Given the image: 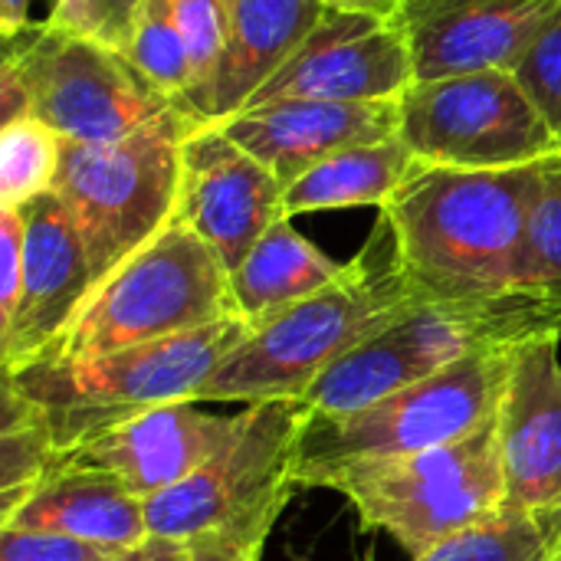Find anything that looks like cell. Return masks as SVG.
Wrapping results in <instances>:
<instances>
[{"label": "cell", "instance_id": "cell-1", "mask_svg": "<svg viewBox=\"0 0 561 561\" xmlns=\"http://www.w3.org/2000/svg\"><path fill=\"white\" fill-rule=\"evenodd\" d=\"M417 306L424 299L404 273L394 230L378 217L342 276L253 329L201 385L194 404H302L329 365L401 325Z\"/></svg>", "mask_w": 561, "mask_h": 561}, {"label": "cell", "instance_id": "cell-2", "mask_svg": "<svg viewBox=\"0 0 561 561\" xmlns=\"http://www.w3.org/2000/svg\"><path fill=\"white\" fill-rule=\"evenodd\" d=\"M556 158L463 171H414L381 207L408 279L424 302H457L516 286L529 210Z\"/></svg>", "mask_w": 561, "mask_h": 561}, {"label": "cell", "instance_id": "cell-3", "mask_svg": "<svg viewBox=\"0 0 561 561\" xmlns=\"http://www.w3.org/2000/svg\"><path fill=\"white\" fill-rule=\"evenodd\" d=\"M250 332L253 325L243 316H230L125 352L82 362H36L0 375L33 404L53 447L69 454L145 411L194 401L201 385Z\"/></svg>", "mask_w": 561, "mask_h": 561}, {"label": "cell", "instance_id": "cell-4", "mask_svg": "<svg viewBox=\"0 0 561 561\" xmlns=\"http://www.w3.org/2000/svg\"><path fill=\"white\" fill-rule=\"evenodd\" d=\"M194 122L204 118L174 105L115 141H62L53 194L85 243L95 289L178 220L184 135Z\"/></svg>", "mask_w": 561, "mask_h": 561}, {"label": "cell", "instance_id": "cell-5", "mask_svg": "<svg viewBox=\"0 0 561 561\" xmlns=\"http://www.w3.org/2000/svg\"><path fill=\"white\" fill-rule=\"evenodd\" d=\"M312 486L342 493L365 529L388 533L417 559L506 506L496 414L454 444L408 457L342 463L312 477L306 490Z\"/></svg>", "mask_w": 561, "mask_h": 561}, {"label": "cell", "instance_id": "cell-6", "mask_svg": "<svg viewBox=\"0 0 561 561\" xmlns=\"http://www.w3.org/2000/svg\"><path fill=\"white\" fill-rule=\"evenodd\" d=\"M237 312L220 256L181 220L118 266L82 306L43 362H82L171 335L197 332Z\"/></svg>", "mask_w": 561, "mask_h": 561}, {"label": "cell", "instance_id": "cell-7", "mask_svg": "<svg viewBox=\"0 0 561 561\" xmlns=\"http://www.w3.org/2000/svg\"><path fill=\"white\" fill-rule=\"evenodd\" d=\"M306 408L293 401L247 404L227 444L184 483L145 500L148 533L191 542L204 536L266 546L273 523L299 490V431Z\"/></svg>", "mask_w": 561, "mask_h": 561}, {"label": "cell", "instance_id": "cell-8", "mask_svg": "<svg viewBox=\"0 0 561 561\" xmlns=\"http://www.w3.org/2000/svg\"><path fill=\"white\" fill-rule=\"evenodd\" d=\"M174 105L118 49L49 20L3 43L0 125L36 115L66 141H115Z\"/></svg>", "mask_w": 561, "mask_h": 561}, {"label": "cell", "instance_id": "cell-9", "mask_svg": "<svg viewBox=\"0 0 561 561\" xmlns=\"http://www.w3.org/2000/svg\"><path fill=\"white\" fill-rule=\"evenodd\" d=\"M506 365L510 355H473L362 411H306L296 467L299 486L342 463L408 457L480 431L500 408Z\"/></svg>", "mask_w": 561, "mask_h": 561}, {"label": "cell", "instance_id": "cell-10", "mask_svg": "<svg viewBox=\"0 0 561 561\" xmlns=\"http://www.w3.org/2000/svg\"><path fill=\"white\" fill-rule=\"evenodd\" d=\"M401 141L431 168H523L561 158L559 131L513 72L417 79L401 95Z\"/></svg>", "mask_w": 561, "mask_h": 561}, {"label": "cell", "instance_id": "cell-11", "mask_svg": "<svg viewBox=\"0 0 561 561\" xmlns=\"http://www.w3.org/2000/svg\"><path fill=\"white\" fill-rule=\"evenodd\" d=\"M414 82L411 46L394 20L325 7L302 46L243 108L289 99L388 102L401 99Z\"/></svg>", "mask_w": 561, "mask_h": 561}, {"label": "cell", "instance_id": "cell-12", "mask_svg": "<svg viewBox=\"0 0 561 561\" xmlns=\"http://www.w3.org/2000/svg\"><path fill=\"white\" fill-rule=\"evenodd\" d=\"M279 178L214 122L184 135L178 220L191 227L233 273L260 237L286 217Z\"/></svg>", "mask_w": 561, "mask_h": 561}, {"label": "cell", "instance_id": "cell-13", "mask_svg": "<svg viewBox=\"0 0 561 561\" xmlns=\"http://www.w3.org/2000/svg\"><path fill=\"white\" fill-rule=\"evenodd\" d=\"M23 214V283L13 322L0 332V371L43 362L89 302L95 279L85 243L49 191L20 207Z\"/></svg>", "mask_w": 561, "mask_h": 561}, {"label": "cell", "instance_id": "cell-14", "mask_svg": "<svg viewBox=\"0 0 561 561\" xmlns=\"http://www.w3.org/2000/svg\"><path fill=\"white\" fill-rule=\"evenodd\" d=\"M561 0H408L398 26L408 36L414 76L513 72Z\"/></svg>", "mask_w": 561, "mask_h": 561}, {"label": "cell", "instance_id": "cell-15", "mask_svg": "<svg viewBox=\"0 0 561 561\" xmlns=\"http://www.w3.org/2000/svg\"><path fill=\"white\" fill-rule=\"evenodd\" d=\"M506 506L546 513L561 500V362L559 342L510 352L496 408Z\"/></svg>", "mask_w": 561, "mask_h": 561}, {"label": "cell", "instance_id": "cell-16", "mask_svg": "<svg viewBox=\"0 0 561 561\" xmlns=\"http://www.w3.org/2000/svg\"><path fill=\"white\" fill-rule=\"evenodd\" d=\"M253 158H260L283 187L335 151L394 138L401 128V99L388 102H316L289 99L240 108L214 122Z\"/></svg>", "mask_w": 561, "mask_h": 561}, {"label": "cell", "instance_id": "cell-17", "mask_svg": "<svg viewBox=\"0 0 561 561\" xmlns=\"http://www.w3.org/2000/svg\"><path fill=\"white\" fill-rule=\"evenodd\" d=\"M391 335L434 371L473 355H510L523 345L561 342V286H513L477 299L424 302Z\"/></svg>", "mask_w": 561, "mask_h": 561}, {"label": "cell", "instance_id": "cell-18", "mask_svg": "<svg viewBox=\"0 0 561 561\" xmlns=\"http://www.w3.org/2000/svg\"><path fill=\"white\" fill-rule=\"evenodd\" d=\"M233 434V417L201 411L194 401L164 404L69 450L72 460L108 470L135 496L151 500L184 483Z\"/></svg>", "mask_w": 561, "mask_h": 561}, {"label": "cell", "instance_id": "cell-19", "mask_svg": "<svg viewBox=\"0 0 561 561\" xmlns=\"http://www.w3.org/2000/svg\"><path fill=\"white\" fill-rule=\"evenodd\" d=\"M0 529H39L69 536L105 552H125L151 539L145 500L108 470L59 454Z\"/></svg>", "mask_w": 561, "mask_h": 561}, {"label": "cell", "instance_id": "cell-20", "mask_svg": "<svg viewBox=\"0 0 561 561\" xmlns=\"http://www.w3.org/2000/svg\"><path fill=\"white\" fill-rule=\"evenodd\" d=\"M230 46L201 118L217 122L240 112L273 72L302 46L325 13L322 0H227Z\"/></svg>", "mask_w": 561, "mask_h": 561}, {"label": "cell", "instance_id": "cell-21", "mask_svg": "<svg viewBox=\"0 0 561 561\" xmlns=\"http://www.w3.org/2000/svg\"><path fill=\"white\" fill-rule=\"evenodd\" d=\"M345 263H335L316 243H309L289 217L276 220L247 260L230 273L237 312L260 329L289 306L316 296L342 276Z\"/></svg>", "mask_w": 561, "mask_h": 561}, {"label": "cell", "instance_id": "cell-22", "mask_svg": "<svg viewBox=\"0 0 561 561\" xmlns=\"http://www.w3.org/2000/svg\"><path fill=\"white\" fill-rule=\"evenodd\" d=\"M421 168L424 161L401 141V135L371 145H355L329 154L325 161L312 164L302 178H296L283 194V207L289 220L299 214L345 207L381 210L401 191V184Z\"/></svg>", "mask_w": 561, "mask_h": 561}, {"label": "cell", "instance_id": "cell-23", "mask_svg": "<svg viewBox=\"0 0 561 561\" xmlns=\"http://www.w3.org/2000/svg\"><path fill=\"white\" fill-rule=\"evenodd\" d=\"M431 375L434 368L388 329L385 335L329 365L302 398V408L316 414H352Z\"/></svg>", "mask_w": 561, "mask_h": 561}, {"label": "cell", "instance_id": "cell-24", "mask_svg": "<svg viewBox=\"0 0 561 561\" xmlns=\"http://www.w3.org/2000/svg\"><path fill=\"white\" fill-rule=\"evenodd\" d=\"M411 561H556V542L542 513L503 506Z\"/></svg>", "mask_w": 561, "mask_h": 561}, {"label": "cell", "instance_id": "cell-25", "mask_svg": "<svg viewBox=\"0 0 561 561\" xmlns=\"http://www.w3.org/2000/svg\"><path fill=\"white\" fill-rule=\"evenodd\" d=\"M59 460L39 414L33 404L3 381L0 391V523H7L26 493L46 477V470Z\"/></svg>", "mask_w": 561, "mask_h": 561}, {"label": "cell", "instance_id": "cell-26", "mask_svg": "<svg viewBox=\"0 0 561 561\" xmlns=\"http://www.w3.org/2000/svg\"><path fill=\"white\" fill-rule=\"evenodd\" d=\"M122 56L135 66V72L151 89H158L161 95H168L181 105L187 102L194 72H191L187 43L174 20L171 0H145V7L138 10V16L131 23L125 46H122Z\"/></svg>", "mask_w": 561, "mask_h": 561}, {"label": "cell", "instance_id": "cell-27", "mask_svg": "<svg viewBox=\"0 0 561 561\" xmlns=\"http://www.w3.org/2000/svg\"><path fill=\"white\" fill-rule=\"evenodd\" d=\"M62 141L66 138L36 115L0 125V207H23L53 191Z\"/></svg>", "mask_w": 561, "mask_h": 561}, {"label": "cell", "instance_id": "cell-28", "mask_svg": "<svg viewBox=\"0 0 561 561\" xmlns=\"http://www.w3.org/2000/svg\"><path fill=\"white\" fill-rule=\"evenodd\" d=\"M174 20L184 33L187 56H191V95L187 108L201 118L204 102L224 69L227 46H230V3L227 0H171Z\"/></svg>", "mask_w": 561, "mask_h": 561}, {"label": "cell", "instance_id": "cell-29", "mask_svg": "<svg viewBox=\"0 0 561 561\" xmlns=\"http://www.w3.org/2000/svg\"><path fill=\"white\" fill-rule=\"evenodd\" d=\"M516 286H561V158L546 171L529 210Z\"/></svg>", "mask_w": 561, "mask_h": 561}, {"label": "cell", "instance_id": "cell-30", "mask_svg": "<svg viewBox=\"0 0 561 561\" xmlns=\"http://www.w3.org/2000/svg\"><path fill=\"white\" fill-rule=\"evenodd\" d=\"M141 7H145V0H59L49 7L46 20L59 30L89 36V39L122 53Z\"/></svg>", "mask_w": 561, "mask_h": 561}, {"label": "cell", "instance_id": "cell-31", "mask_svg": "<svg viewBox=\"0 0 561 561\" xmlns=\"http://www.w3.org/2000/svg\"><path fill=\"white\" fill-rule=\"evenodd\" d=\"M516 82L539 105L549 125L561 128V10L513 69Z\"/></svg>", "mask_w": 561, "mask_h": 561}, {"label": "cell", "instance_id": "cell-32", "mask_svg": "<svg viewBox=\"0 0 561 561\" xmlns=\"http://www.w3.org/2000/svg\"><path fill=\"white\" fill-rule=\"evenodd\" d=\"M112 556L99 546L39 533V529H0V561H99Z\"/></svg>", "mask_w": 561, "mask_h": 561}, {"label": "cell", "instance_id": "cell-33", "mask_svg": "<svg viewBox=\"0 0 561 561\" xmlns=\"http://www.w3.org/2000/svg\"><path fill=\"white\" fill-rule=\"evenodd\" d=\"M23 283V214L0 207V332L13 322Z\"/></svg>", "mask_w": 561, "mask_h": 561}, {"label": "cell", "instance_id": "cell-34", "mask_svg": "<svg viewBox=\"0 0 561 561\" xmlns=\"http://www.w3.org/2000/svg\"><path fill=\"white\" fill-rule=\"evenodd\" d=\"M187 546V559L184 561H260L263 546H247L237 539H220V536H204V539H191Z\"/></svg>", "mask_w": 561, "mask_h": 561}, {"label": "cell", "instance_id": "cell-35", "mask_svg": "<svg viewBox=\"0 0 561 561\" xmlns=\"http://www.w3.org/2000/svg\"><path fill=\"white\" fill-rule=\"evenodd\" d=\"M187 559V546L184 542H174V539H145L141 546L135 549H125V552H112L99 561H184Z\"/></svg>", "mask_w": 561, "mask_h": 561}, {"label": "cell", "instance_id": "cell-36", "mask_svg": "<svg viewBox=\"0 0 561 561\" xmlns=\"http://www.w3.org/2000/svg\"><path fill=\"white\" fill-rule=\"evenodd\" d=\"M30 7H33V0H0V36H3V43L16 39L36 26L30 20Z\"/></svg>", "mask_w": 561, "mask_h": 561}, {"label": "cell", "instance_id": "cell-37", "mask_svg": "<svg viewBox=\"0 0 561 561\" xmlns=\"http://www.w3.org/2000/svg\"><path fill=\"white\" fill-rule=\"evenodd\" d=\"M325 7L335 10H352V13H371L381 20H398V13L404 10L408 0H322Z\"/></svg>", "mask_w": 561, "mask_h": 561}, {"label": "cell", "instance_id": "cell-38", "mask_svg": "<svg viewBox=\"0 0 561 561\" xmlns=\"http://www.w3.org/2000/svg\"><path fill=\"white\" fill-rule=\"evenodd\" d=\"M542 516H546L549 533H552V542H556V561H561V500L556 503V506H549Z\"/></svg>", "mask_w": 561, "mask_h": 561}, {"label": "cell", "instance_id": "cell-39", "mask_svg": "<svg viewBox=\"0 0 561 561\" xmlns=\"http://www.w3.org/2000/svg\"><path fill=\"white\" fill-rule=\"evenodd\" d=\"M559 148H561V128H559Z\"/></svg>", "mask_w": 561, "mask_h": 561}, {"label": "cell", "instance_id": "cell-40", "mask_svg": "<svg viewBox=\"0 0 561 561\" xmlns=\"http://www.w3.org/2000/svg\"><path fill=\"white\" fill-rule=\"evenodd\" d=\"M362 561H375V559H362Z\"/></svg>", "mask_w": 561, "mask_h": 561}, {"label": "cell", "instance_id": "cell-41", "mask_svg": "<svg viewBox=\"0 0 561 561\" xmlns=\"http://www.w3.org/2000/svg\"><path fill=\"white\" fill-rule=\"evenodd\" d=\"M53 3H59V0H53Z\"/></svg>", "mask_w": 561, "mask_h": 561}]
</instances>
